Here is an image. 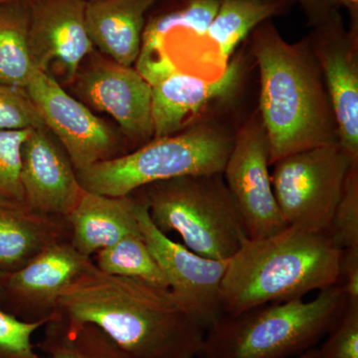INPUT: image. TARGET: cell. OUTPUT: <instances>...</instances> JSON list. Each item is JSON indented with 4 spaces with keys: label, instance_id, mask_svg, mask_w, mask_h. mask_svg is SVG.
Wrapping results in <instances>:
<instances>
[{
    "label": "cell",
    "instance_id": "1",
    "mask_svg": "<svg viewBox=\"0 0 358 358\" xmlns=\"http://www.w3.org/2000/svg\"><path fill=\"white\" fill-rule=\"evenodd\" d=\"M58 315L98 327L133 358L199 357L206 333L166 287L106 274L93 261L63 294Z\"/></svg>",
    "mask_w": 358,
    "mask_h": 358
},
{
    "label": "cell",
    "instance_id": "2",
    "mask_svg": "<svg viewBox=\"0 0 358 358\" xmlns=\"http://www.w3.org/2000/svg\"><path fill=\"white\" fill-rule=\"evenodd\" d=\"M247 39L260 73L258 112L270 141V166L339 143L333 103L308 37L289 43L267 20Z\"/></svg>",
    "mask_w": 358,
    "mask_h": 358
},
{
    "label": "cell",
    "instance_id": "3",
    "mask_svg": "<svg viewBox=\"0 0 358 358\" xmlns=\"http://www.w3.org/2000/svg\"><path fill=\"white\" fill-rule=\"evenodd\" d=\"M341 255L343 250L326 233L294 226L268 236L247 238L227 261L221 282L223 313L238 315L334 286Z\"/></svg>",
    "mask_w": 358,
    "mask_h": 358
},
{
    "label": "cell",
    "instance_id": "4",
    "mask_svg": "<svg viewBox=\"0 0 358 358\" xmlns=\"http://www.w3.org/2000/svg\"><path fill=\"white\" fill-rule=\"evenodd\" d=\"M346 298L338 284L313 300L266 303L226 315L206 329L202 358H294L315 348L343 315Z\"/></svg>",
    "mask_w": 358,
    "mask_h": 358
},
{
    "label": "cell",
    "instance_id": "5",
    "mask_svg": "<svg viewBox=\"0 0 358 358\" xmlns=\"http://www.w3.org/2000/svg\"><path fill=\"white\" fill-rule=\"evenodd\" d=\"M235 134L213 120L152 138L121 157L77 171L85 192L127 196L143 186L181 176L223 173Z\"/></svg>",
    "mask_w": 358,
    "mask_h": 358
},
{
    "label": "cell",
    "instance_id": "6",
    "mask_svg": "<svg viewBox=\"0 0 358 358\" xmlns=\"http://www.w3.org/2000/svg\"><path fill=\"white\" fill-rule=\"evenodd\" d=\"M134 193L162 233H178L200 256L229 260L248 238L222 173L159 181Z\"/></svg>",
    "mask_w": 358,
    "mask_h": 358
},
{
    "label": "cell",
    "instance_id": "7",
    "mask_svg": "<svg viewBox=\"0 0 358 358\" xmlns=\"http://www.w3.org/2000/svg\"><path fill=\"white\" fill-rule=\"evenodd\" d=\"M355 164L334 143L301 150L272 164L273 190L287 226L326 233Z\"/></svg>",
    "mask_w": 358,
    "mask_h": 358
},
{
    "label": "cell",
    "instance_id": "8",
    "mask_svg": "<svg viewBox=\"0 0 358 358\" xmlns=\"http://www.w3.org/2000/svg\"><path fill=\"white\" fill-rule=\"evenodd\" d=\"M25 90L76 171L128 152L129 141L122 131L113 129L54 78L35 69Z\"/></svg>",
    "mask_w": 358,
    "mask_h": 358
},
{
    "label": "cell",
    "instance_id": "9",
    "mask_svg": "<svg viewBox=\"0 0 358 358\" xmlns=\"http://www.w3.org/2000/svg\"><path fill=\"white\" fill-rule=\"evenodd\" d=\"M92 110L115 120L136 148L154 138L152 85L134 66L115 62L98 50L87 56L70 86Z\"/></svg>",
    "mask_w": 358,
    "mask_h": 358
},
{
    "label": "cell",
    "instance_id": "10",
    "mask_svg": "<svg viewBox=\"0 0 358 358\" xmlns=\"http://www.w3.org/2000/svg\"><path fill=\"white\" fill-rule=\"evenodd\" d=\"M268 166L270 141L256 110L235 131L222 173L250 239L268 236L288 227L275 200Z\"/></svg>",
    "mask_w": 358,
    "mask_h": 358
},
{
    "label": "cell",
    "instance_id": "11",
    "mask_svg": "<svg viewBox=\"0 0 358 358\" xmlns=\"http://www.w3.org/2000/svg\"><path fill=\"white\" fill-rule=\"evenodd\" d=\"M134 195L141 235L166 275L169 289L200 324L208 329L224 315L221 282L228 260L200 256L169 239L152 222L143 200Z\"/></svg>",
    "mask_w": 358,
    "mask_h": 358
},
{
    "label": "cell",
    "instance_id": "12",
    "mask_svg": "<svg viewBox=\"0 0 358 358\" xmlns=\"http://www.w3.org/2000/svg\"><path fill=\"white\" fill-rule=\"evenodd\" d=\"M35 68L69 87L95 50L86 20V0H26Z\"/></svg>",
    "mask_w": 358,
    "mask_h": 358
},
{
    "label": "cell",
    "instance_id": "13",
    "mask_svg": "<svg viewBox=\"0 0 358 358\" xmlns=\"http://www.w3.org/2000/svg\"><path fill=\"white\" fill-rule=\"evenodd\" d=\"M308 37L333 103L339 145L358 162V20L346 28L338 13Z\"/></svg>",
    "mask_w": 358,
    "mask_h": 358
},
{
    "label": "cell",
    "instance_id": "14",
    "mask_svg": "<svg viewBox=\"0 0 358 358\" xmlns=\"http://www.w3.org/2000/svg\"><path fill=\"white\" fill-rule=\"evenodd\" d=\"M92 262L70 240L49 246L22 267L6 273L0 292L15 307L13 315L26 322H50L57 315L66 289Z\"/></svg>",
    "mask_w": 358,
    "mask_h": 358
},
{
    "label": "cell",
    "instance_id": "15",
    "mask_svg": "<svg viewBox=\"0 0 358 358\" xmlns=\"http://www.w3.org/2000/svg\"><path fill=\"white\" fill-rule=\"evenodd\" d=\"M221 0H169L147 17L136 69L150 85L171 75V62L187 48L210 46L206 33Z\"/></svg>",
    "mask_w": 358,
    "mask_h": 358
},
{
    "label": "cell",
    "instance_id": "16",
    "mask_svg": "<svg viewBox=\"0 0 358 358\" xmlns=\"http://www.w3.org/2000/svg\"><path fill=\"white\" fill-rule=\"evenodd\" d=\"M20 176L25 203L49 215L67 218L84 192L70 157L46 126L30 129Z\"/></svg>",
    "mask_w": 358,
    "mask_h": 358
},
{
    "label": "cell",
    "instance_id": "17",
    "mask_svg": "<svg viewBox=\"0 0 358 358\" xmlns=\"http://www.w3.org/2000/svg\"><path fill=\"white\" fill-rule=\"evenodd\" d=\"M243 74L244 60L237 57L217 78L173 73L152 85L154 138L173 136L195 124L202 110L237 91Z\"/></svg>",
    "mask_w": 358,
    "mask_h": 358
},
{
    "label": "cell",
    "instance_id": "18",
    "mask_svg": "<svg viewBox=\"0 0 358 358\" xmlns=\"http://www.w3.org/2000/svg\"><path fill=\"white\" fill-rule=\"evenodd\" d=\"M136 195L108 196L85 192L67 217L71 244L81 255L91 258L131 233L140 231Z\"/></svg>",
    "mask_w": 358,
    "mask_h": 358
},
{
    "label": "cell",
    "instance_id": "19",
    "mask_svg": "<svg viewBox=\"0 0 358 358\" xmlns=\"http://www.w3.org/2000/svg\"><path fill=\"white\" fill-rule=\"evenodd\" d=\"M157 2L86 0L87 26L96 50L120 64H136L148 11Z\"/></svg>",
    "mask_w": 358,
    "mask_h": 358
},
{
    "label": "cell",
    "instance_id": "20",
    "mask_svg": "<svg viewBox=\"0 0 358 358\" xmlns=\"http://www.w3.org/2000/svg\"><path fill=\"white\" fill-rule=\"evenodd\" d=\"M67 218L33 210L26 203L0 200V271L10 273L45 249L70 240Z\"/></svg>",
    "mask_w": 358,
    "mask_h": 358
},
{
    "label": "cell",
    "instance_id": "21",
    "mask_svg": "<svg viewBox=\"0 0 358 358\" xmlns=\"http://www.w3.org/2000/svg\"><path fill=\"white\" fill-rule=\"evenodd\" d=\"M293 4L292 0H221L207 30V41L228 65L235 49L257 26L288 13Z\"/></svg>",
    "mask_w": 358,
    "mask_h": 358
},
{
    "label": "cell",
    "instance_id": "22",
    "mask_svg": "<svg viewBox=\"0 0 358 358\" xmlns=\"http://www.w3.org/2000/svg\"><path fill=\"white\" fill-rule=\"evenodd\" d=\"M35 69L27 1L7 0L0 4V84L25 89Z\"/></svg>",
    "mask_w": 358,
    "mask_h": 358
},
{
    "label": "cell",
    "instance_id": "23",
    "mask_svg": "<svg viewBox=\"0 0 358 358\" xmlns=\"http://www.w3.org/2000/svg\"><path fill=\"white\" fill-rule=\"evenodd\" d=\"M43 329L42 358H133L94 324H71L57 315Z\"/></svg>",
    "mask_w": 358,
    "mask_h": 358
},
{
    "label": "cell",
    "instance_id": "24",
    "mask_svg": "<svg viewBox=\"0 0 358 358\" xmlns=\"http://www.w3.org/2000/svg\"><path fill=\"white\" fill-rule=\"evenodd\" d=\"M94 264L106 274L143 280L169 288L166 275L145 243L141 230L99 251Z\"/></svg>",
    "mask_w": 358,
    "mask_h": 358
},
{
    "label": "cell",
    "instance_id": "25",
    "mask_svg": "<svg viewBox=\"0 0 358 358\" xmlns=\"http://www.w3.org/2000/svg\"><path fill=\"white\" fill-rule=\"evenodd\" d=\"M326 234L336 248L358 246V164L350 167Z\"/></svg>",
    "mask_w": 358,
    "mask_h": 358
},
{
    "label": "cell",
    "instance_id": "26",
    "mask_svg": "<svg viewBox=\"0 0 358 358\" xmlns=\"http://www.w3.org/2000/svg\"><path fill=\"white\" fill-rule=\"evenodd\" d=\"M30 129L0 131V200L25 203L21 185V150Z\"/></svg>",
    "mask_w": 358,
    "mask_h": 358
},
{
    "label": "cell",
    "instance_id": "27",
    "mask_svg": "<svg viewBox=\"0 0 358 358\" xmlns=\"http://www.w3.org/2000/svg\"><path fill=\"white\" fill-rule=\"evenodd\" d=\"M45 126L43 120L23 88L0 84V131H21Z\"/></svg>",
    "mask_w": 358,
    "mask_h": 358
},
{
    "label": "cell",
    "instance_id": "28",
    "mask_svg": "<svg viewBox=\"0 0 358 358\" xmlns=\"http://www.w3.org/2000/svg\"><path fill=\"white\" fill-rule=\"evenodd\" d=\"M317 358H358V303L346 301L343 315L317 350Z\"/></svg>",
    "mask_w": 358,
    "mask_h": 358
},
{
    "label": "cell",
    "instance_id": "29",
    "mask_svg": "<svg viewBox=\"0 0 358 358\" xmlns=\"http://www.w3.org/2000/svg\"><path fill=\"white\" fill-rule=\"evenodd\" d=\"M46 320L26 322L0 310V350L23 358L41 357L33 343V336L43 329Z\"/></svg>",
    "mask_w": 358,
    "mask_h": 358
},
{
    "label": "cell",
    "instance_id": "30",
    "mask_svg": "<svg viewBox=\"0 0 358 358\" xmlns=\"http://www.w3.org/2000/svg\"><path fill=\"white\" fill-rule=\"evenodd\" d=\"M338 285L346 301L358 303V246L343 250Z\"/></svg>",
    "mask_w": 358,
    "mask_h": 358
},
{
    "label": "cell",
    "instance_id": "31",
    "mask_svg": "<svg viewBox=\"0 0 358 358\" xmlns=\"http://www.w3.org/2000/svg\"><path fill=\"white\" fill-rule=\"evenodd\" d=\"M159 1V0H157ZM299 3L301 10L307 18L310 27L322 24L331 20L336 14L341 13V9L334 3L333 0H292Z\"/></svg>",
    "mask_w": 358,
    "mask_h": 358
},
{
    "label": "cell",
    "instance_id": "32",
    "mask_svg": "<svg viewBox=\"0 0 358 358\" xmlns=\"http://www.w3.org/2000/svg\"><path fill=\"white\" fill-rule=\"evenodd\" d=\"M334 3L338 7H345L350 13V20H358V0H333Z\"/></svg>",
    "mask_w": 358,
    "mask_h": 358
},
{
    "label": "cell",
    "instance_id": "33",
    "mask_svg": "<svg viewBox=\"0 0 358 358\" xmlns=\"http://www.w3.org/2000/svg\"><path fill=\"white\" fill-rule=\"evenodd\" d=\"M317 348H312V350H308V352H303V355H298V357L294 358H317Z\"/></svg>",
    "mask_w": 358,
    "mask_h": 358
},
{
    "label": "cell",
    "instance_id": "34",
    "mask_svg": "<svg viewBox=\"0 0 358 358\" xmlns=\"http://www.w3.org/2000/svg\"><path fill=\"white\" fill-rule=\"evenodd\" d=\"M4 274H6V273L1 272V271H0V289H1V282L2 279H3Z\"/></svg>",
    "mask_w": 358,
    "mask_h": 358
},
{
    "label": "cell",
    "instance_id": "35",
    "mask_svg": "<svg viewBox=\"0 0 358 358\" xmlns=\"http://www.w3.org/2000/svg\"><path fill=\"white\" fill-rule=\"evenodd\" d=\"M7 1V0H0V4L3 3V2Z\"/></svg>",
    "mask_w": 358,
    "mask_h": 358
}]
</instances>
